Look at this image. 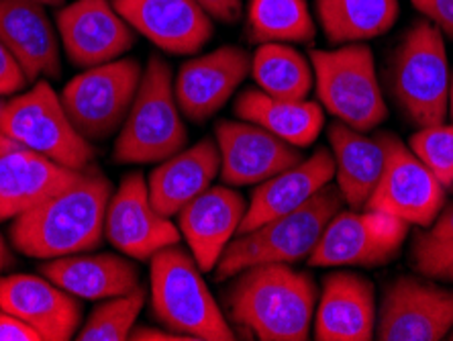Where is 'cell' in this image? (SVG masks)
I'll use <instances>...</instances> for the list:
<instances>
[{
	"mask_svg": "<svg viewBox=\"0 0 453 341\" xmlns=\"http://www.w3.org/2000/svg\"><path fill=\"white\" fill-rule=\"evenodd\" d=\"M0 42L23 66L27 78H58L62 72L56 29L43 4L0 0Z\"/></svg>",
	"mask_w": 453,
	"mask_h": 341,
	"instance_id": "23",
	"label": "cell"
},
{
	"mask_svg": "<svg viewBox=\"0 0 453 341\" xmlns=\"http://www.w3.org/2000/svg\"><path fill=\"white\" fill-rule=\"evenodd\" d=\"M374 286L359 274L335 272L323 283L315 311L319 341H370L376 331Z\"/></svg>",
	"mask_w": 453,
	"mask_h": 341,
	"instance_id": "20",
	"label": "cell"
},
{
	"mask_svg": "<svg viewBox=\"0 0 453 341\" xmlns=\"http://www.w3.org/2000/svg\"><path fill=\"white\" fill-rule=\"evenodd\" d=\"M225 294L229 317L262 341H304L317 311V286L290 264L250 266Z\"/></svg>",
	"mask_w": 453,
	"mask_h": 341,
	"instance_id": "2",
	"label": "cell"
},
{
	"mask_svg": "<svg viewBox=\"0 0 453 341\" xmlns=\"http://www.w3.org/2000/svg\"><path fill=\"white\" fill-rule=\"evenodd\" d=\"M23 3H37V4H43V6H59L64 3V0H23Z\"/></svg>",
	"mask_w": 453,
	"mask_h": 341,
	"instance_id": "42",
	"label": "cell"
},
{
	"mask_svg": "<svg viewBox=\"0 0 453 341\" xmlns=\"http://www.w3.org/2000/svg\"><path fill=\"white\" fill-rule=\"evenodd\" d=\"M311 66L319 100L337 121L365 133L376 129L388 115L374 53L368 45L348 43L333 51H312Z\"/></svg>",
	"mask_w": 453,
	"mask_h": 341,
	"instance_id": "8",
	"label": "cell"
},
{
	"mask_svg": "<svg viewBox=\"0 0 453 341\" xmlns=\"http://www.w3.org/2000/svg\"><path fill=\"white\" fill-rule=\"evenodd\" d=\"M39 270L59 289L86 300L121 297L142 286L137 266L115 253L80 252L48 260Z\"/></svg>",
	"mask_w": 453,
	"mask_h": 341,
	"instance_id": "25",
	"label": "cell"
},
{
	"mask_svg": "<svg viewBox=\"0 0 453 341\" xmlns=\"http://www.w3.org/2000/svg\"><path fill=\"white\" fill-rule=\"evenodd\" d=\"M212 19L221 23H237L242 19V0H196Z\"/></svg>",
	"mask_w": 453,
	"mask_h": 341,
	"instance_id": "37",
	"label": "cell"
},
{
	"mask_svg": "<svg viewBox=\"0 0 453 341\" xmlns=\"http://www.w3.org/2000/svg\"><path fill=\"white\" fill-rule=\"evenodd\" d=\"M119 15L159 50L190 56L215 33L211 15L196 0H111Z\"/></svg>",
	"mask_w": 453,
	"mask_h": 341,
	"instance_id": "16",
	"label": "cell"
},
{
	"mask_svg": "<svg viewBox=\"0 0 453 341\" xmlns=\"http://www.w3.org/2000/svg\"><path fill=\"white\" fill-rule=\"evenodd\" d=\"M142 74L137 59L119 58L86 68L64 86V109L88 142H103L125 123Z\"/></svg>",
	"mask_w": 453,
	"mask_h": 341,
	"instance_id": "9",
	"label": "cell"
},
{
	"mask_svg": "<svg viewBox=\"0 0 453 341\" xmlns=\"http://www.w3.org/2000/svg\"><path fill=\"white\" fill-rule=\"evenodd\" d=\"M29 78L19 64V59L12 56V51L0 42V97H12L21 92Z\"/></svg>",
	"mask_w": 453,
	"mask_h": 341,
	"instance_id": "34",
	"label": "cell"
},
{
	"mask_svg": "<svg viewBox=\"0 0 453 341\" xmlns=\"http://www.w3.org/2000/svg\"><path fill=\"white\" fill-rule=\"evenodd\" d=\"M0 341H43L42 336L23 319L0 309Z\"/></svg>",
	"mask_w": 453,
	"mask_h": 341,
	"instance_id": "36",
	"label": "cell"
},
{
	"mask_svg": "<svg viewBox=\"0 0 453 341\" xmlns=\"http://www.w3.org/2000/svg\"><path fill=\"white\" fill-rule=\"evenodd\" d=\"M80 172L21 145L0 153V221L21 217L74 182Z\"/></svg>",
	"mask_w": 453,
	"mask_h": 341,
	"instance_id": "22",
	"label": "cell"
},
{
	"mask_svg": "<svg viewBox=\"0 0 453 341\" xmlns=\"http://www.w3.org/2000/svg\"><path fill=\"white\" fill-rule=\"evenodd\" d=\"M409 223L382 211L335 213L309 256L315 268L384 266L403 250Z\"/></svg>",
	"mask_w": 453,
	"mask_h": 341,
	"instance_id": "11",
	"label": "cell"
},
{
	"mask_svg": "<svg viewBox=\"0 0 453 341\" xmlns=\"http://www.w3.org/2000/svg\"><path fill=\"white\" fill-rule=\"evenodd\" d=\"M251 74V58L242 48H219L180 68L174 95L186 119L203 123L219 112Z\"/></svg>",
	"mask_w": 453,
	"mask_h": 341,
	"instance_id": "17",
	"label": "cell"
},
{
	"mask_svg": "<svg viewBox=\"0 0 453 341\" xmlns=\"http://www.w3.org/2000/svg\"><path fill=\"white\" fill-rule=\"evenodd\" d=\"M235 115L274 133L286 143L309 147L323 131V109L311 100H288L265 95L259 89H245L235 100Z\"/></svg>",
	"mask_w": 453,
	"mask_h": 341,
	"instance_id": "26",
	"label": "cell"
},
{
	"mask_svg": "<svg viewBox=\"0 0 453 341\" xmlns=\"http://www.w3.org/2000/svg\"><path fill=\"white\" fill-rule=\"evenodd\" d=\"M186 142L188 131L176 103L172 68L165 59L153 56L142 74L112 158L117 164H156L174 156Z\"/></svg>",
	"mask_w": 453,
	"mask_h": 341,
	"instance_id": "6",
	"label": "cell"
},
{
	"mask_svg": "<svg viewBox=\"0 0 453 341\" xmlns=\"http://www.w3.org/2000/svg\"><path fill=\"white\" fill-rule=\"evenodd\" d=\"M145 305V291L137 286L135 291L112 297L98 305L86 323L76 333L78 341H123L129 339L133 325Z\"/></svg>",
	"mask_w": 453,
	"mask_h": 341,
	"instance_id": "31",
	"label": "cell"
},
{
	"mask_svg": "<svg viewBox=\"0 0 453 341\" xmlns=\"http://www.w3.org/2000/svg\"><path fill=\"white\" fill-rule=\"evenodd\" d=\"M398 0H317V17L331 43H359L395 27Z\"/></svg>",
	"mask_w": 453,
	"mask_h": 341,
	"instance_id": "28",
	"label": "cell"
},
{
	"mask_svg": "<svg viewBox=\"0 0 453 341\" xmlns=\"http://www.w3.org/2000/svg\"><path fill=\"white\" fill-rule=\"evenodd\" d=\"M219 170L221 153L211 137L180 150L151 172L148 189L153 206L165 217L178 215L192 198L209 189Z\"/></svg>",
	"mask_w": 453,
	"mask_h": 341,
	"instance_id": "24",
	"label": "cell"
},
{
	"mask_svg": "<svg viewBox=\"0 0 453 341\" xmlns=\"http://www.w3.org/2000/svg\"><path fill=\"white\" fill-rule=\"evenodd\" d=\"M221 178L229 186L262 184L303 159L298 147L250 121H221L215 129Z\"/></svg>",
	"mask_w": 453,
	"mask_h": 341,
	"instance_id": "15",
	"label": "cell"
},
{
	"mask_svg": "<svg viewBox=\"0 0 453 341\" xmlns=\"http://www.w3.org/2000/svg\"><path fill=\"white\" fill-rule=\"evenodd\" d=\"M386 86L406 121L441 125L449 111L448 51L431 21L412 23L386 64Z\"/></svg>",
	"mask_w": 453,
	"mask_h": 341,
	"instance_id": "3",
	"label": "cell"
},
{
	"mask_svg": "<svg viewBox=\"0 0 453 341\" xmlns=\"http://www.w3.org/2000/svg\"><path fill=\"white\" fill-rule=\"evenodd\" d=\"M342 192L329 182L298 209L265 221L256 229L239 233L225 247L215 278L223 283L250 266L295 264L309 258L325 227L342 209Z\"/></svg>",
	"mask_w": 453,
	"mask_h": 341,
	"instance_id": "4",
	"label": "cell"
},
{
	"mask_svg": "<svg viewBox=\"0 0 453 341\" xmlns=\"http://www.w3.org/2000/svg\"><path fill=\"white\" fill-rule=\"evenodd\" d=\"M376 137L384 150V168L364 209L431 227L445 205V186L395 133L382 131Z\"/></svg>",
	"mask_w": 453,
	"mask_h": 341,
	"instance_id": "10",
	"label": "cell"
},
{
	"mask_svg": "<svg viewBox=\"0 0 453 341\" xmlns=\"http://www.w3.org/2000/svg\"><path fill=\"white\" fill-rule=\"evenodd\" d=\"M12 262H15V258H12L9 245H6L3 236H0V272L9 270L11 266H12Z\"/></svg>",
	"mask_w": 453,
	"mask_h": 341,
	"instance_id": "40",
	"label": "cell"
},
{
	"mask_svg": "<svg viewBox=\"0 0 453 341\" xmlns=\"http://www.w3.org/2000/svg\"><path fill=\"white\" fill-rule=\"evenodd\" d=\"M151 309L170 331L188 339L237 337L206 286L196 260L178 244L151 258Z\"/></svg>",
	"mask_w": 453,
	"mask_h": 341,
	"instance_id": "5",
	"label": "cell"
},
{
	"mask_svg": "<svg viewBox=\"0 0 453 341\" xmlns=\"http://www.w3.org/2000/svg\"><path fill=\"white\" fill-rule=\"evenodd\" d=\"M331 153L335 158L337 189L343 203L364 209L384 168V150L378 137H365L342 121L329 127Z\"/></svg>",
	"mask_w": 453,
	"mask_h": 341,
	"instance_id": "27",
	"label": "cell"
},
{
	"mask_svg": "<svg viewBox=\"0 0 453 341\" xmlns=\"http://www.w3.org/2000/svg\"><path fill=\"white\" fill-rule=\"evenodd\" d=\"M429 21L453 39V0H411Z\"/></svg>",
	"mask_w": 453,
	"mask_h": 341,
	"instance_id": "35",
	"label": "cell"
},
{
	"mask_svg": "<svg viewBox=\"0 0 453 341\" xmlns=\"http://www.w3.org/2000/svg\"><path fill=\"white\" fill-rule=\"evenodd\" d=\"M412 266L423 276L453 283V242H437L418 233L411 250Z\"/></svg>",
	"mask_w": 453,
	"mask_h": 341,
	"instance_id": "33",
	"label": "cell"
},
{
	"mask_svg": "<svg viewBox=\"0 0 453 341\" xmlns=\"http://www.w3.org/2000/svg\"><path fill=\"white\" fill-rule=\"evenodd\" d=\"M449 117H451V121H453V74H451V80H449Z\"/></svg>",
	"mask_w": 453,
	"mask_h": 341,
	"instance_id": "43",
	"label": "cell"
},
{
	"mask_svg": "<svg viewBox=\"0 0 453 341\" xmlns=\"http://www.w3.org/2000/svg\"><path fill=\"white\" fill-rule=\"evenodd\" d=\"M129 339H156V341H190L188 337L180 336L174 331H159V329H148V327H142V329H133Z\"/></svg>",
	"mask_w": 453,
	"mask_h": 341,
	"instance_id": "39",
	"label": "cell"
},
{
	"mask_svg": "<svg viewBox=\"0 0 453 341\" xmlns=\"http://www.w3.org/2000/svg\"><path fill=\"white\" fill-rule=\"evenodd\" d=\"M0 309L29 323L43 341L76 337L82 306L74 294L53 284L50 278L11 274L0 278Z\"/></svg>",
	"mask_w": 453,
	"mask_h": 341,
	"instance_id": "18",
	"label": "cell"
},
{
	"mask_svg": "<svg viewBox=\"0 0 453 341\" xmlns=\"http://www.w3.org/2000/svg\"><path fill=\"white\" fill-rule=\"evenodd\" d=\"M111 195L109 178L88 166L74 182L12 219L11 242L23 256L37 260L95 250L103 244Z\"/></svg>",
	"mask_w": 453,
	"mask_h": 341,
	"instance_id": "1",
	"label": "cell"
},
{
	"mask_svg": "<svg viewBox=\"0 0 453 341\" xmlns=\"http://www.w3.org/2000/svg\"><path fill=\"white\" fill-rule=\"evenodd\" d=\"M64 51L78 68H92L119 59L135 43L133 27L111 0H76L58 12Z\"/></svg>",
	"mask_w": 453,
	"mask_h": 341,
	"instance_id": "14",
	"label": "cell"
},
{
	"mask_svg": "<svg viewBox=\"0 0 453 341\" xmlns=\"http://www.w3.org/2000/svg\"><path fill=\"white\" fill-rule=\"evenodd\" d=\"M449 190H453V184H451V186H449Z\"/></svg>",
	"mask_w": 453,
	"mask_h": 341,
	"instance_id": "44",
	"label": "cell"
},
{
	"mask_svg": "<svg viewBox=\"0 0 453 341\" xmlns=\"http://www.w3.org/2000/svg\"><path fill=\"white\" fill-rule=\"evenodd\" d=\"M453 327V291L401 276L386 286L376 315L380 341H439Z\"/></svg>",
	"mask_w": 453,
	"mask_h": 341,
	"instance_id": "12",
	"label": "cell"
},
{
	"mask_svg": "<svg viewBox=\"0 0 453 341\" xmlns=\"http://www.w3.org/2000/svg\"><path fill=\"white\" fill-rule=\"evenodd\" d=\"M248 29L256 43H312L317 27L306 0H250Z\"/></svg>",
	"mask_w": 453,
	"mask_h": 341,
	"instance_id": "30",
	"label": "cell"
},
{
	"mask_svg": "<svg viewBox=\"0 0 453 341\" xmlns=\"http://www.w3.org/2000/svg\"><path fill=\"white\" fill-rule=\"evenodd\" d=\"M104 236L119 252L135 260H151L180 242L178 227L153 206L148 182L139 172L127 174L111 195Z\"/></svg>",
	"mask_w": 453,
	"mask_h": 341,
	"instance_id": "13",
	"label": "cell"
},
{
	"mask_svg": "<svg viewBox=\"0 0 453 341\" xmlns=\"http://www.w3.org/2000/svg\"><path fill=\"white\" fill-rule=\"evenodd\" d=\"M251 76L265 95L303 100L312 89L309 59L286 43H262L251 58Z\"/></svg>",
	"mask_w": 453,
	"mask_h": 341,
	"instance_id": "29",
	"label": "cell"
},
{
	"mask_svg": "<svg viewBox=\"0 0 453 341\" xmlns=\"http://www.w3.org/2000/svg\"><path fill=\"white\" fill-rule=\"evenodd\" d=\"M15 147H19L17 142H12L11 137H6L4 133H0V153L9 151V150H15Z\"/></svg>",
	"mask_w": 453,
	"mask_h": 341,
	"instance_id": "41",
	"label": "cell"
},
{
	"mask_svg": "<svg viewBox=\"0 0 453 341\" xmlns=\"http://www.w3.org/2000/svg\"><path fill=\"white\" fill-rule=\"evenodd\" d=\"M411 151L445 189L453 184V125H431L411 137Z\"/></svg>",
	"mask_w": 453,
	"mask_h": 341,
	"instance_id": "32",
	"label": "cell"
},
{
	"mask_svg": "<svg viewBox=\"0 0 453 341\" xmlns=\"http://www.w3.org/2000/svg\"><path fill=\"white\" fill-rule=\"evenodd\" d=\"M0 133L72 170L88 168L95 158V147L70 121L48 80L0 103Z\"/></svg>",
	"mask_w": 453,
	"mask_h": 341,
	"instance_id": "7",
	"label": "cell"
},
{
	"mask_svg": "<svg viewBox=\"0 0 453 341\" xmlns=\"http://www.w3.org/2000/svg\"><path fill=\"white\" fill-rule=\"evenodd\" d=\"M245 211L248 205L237 190L209 186L178 213L180 233L203 272L217 268L225 247L237 236Z\"/></svg>",
	"mask_w": 453,
	"mask_h": 341,
	"instance_id": "19",
	"label": "cell"
},
{
	"mask_svg": "<svg viewBox=\"0 0 453 341\" xmlns=\"http://www.w3.org/2000/svg\"><path fill=\"white\" fill-rule=\"evenodd\" d=\"M425 236L437 242H453V203L443 206L437 219L433 221L431 229L425 231Z\"/></svg>",
	"mask_w": 453,
	"mask_h": 341,
	"instance_id": "38",
	"label": "cell"
},
{
	"mask_svg": "<svg viewBox=\"0 0 453 341\" xmlns=\"http://www.w3.org/2000/svg\"><path fill=\"white\" fill-rule=\"evenodd\" d=\"M335 176V158L329 150L319 147L312 156L282 170L257 186L251 195L239 233L256 229L265 221L286 215L311 200Z\"/></svg>",
	"mask_w": 453,
	"mask_h": 341,
	"instance_id": "21",
	"label": "cell"
}]
</instances>
